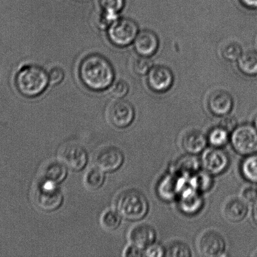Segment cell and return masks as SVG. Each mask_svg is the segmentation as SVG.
I'll list each match as a JSON object with an SVG mask.
<instances>
[{
  "label": "cell",
  "mask_w": 257,
  "mask_h": 257,
  "mask_svg": "<svg viewBox=\"0 0 257 257\" xmlns=\"http://www.w3.org/2000/svg\"><path fill=\"white\" fill-rule=\"evenodd\" d=\"M128 90L129 86L127 83L123 80H119L116 82L110 88V92L113 97L119 99L125 97L128 94Z\"/></svg>",
  "instance_id": "32"
},
{
  "label": "cell",
  "mask_w": 257,
  "mask_h": 257,
  "mask_svg": "<svg viewBox=\"0 0 257 257\" xmlns=\"http://www.w3.org/2000/svg\"><path fill=\"white\" fill-rule=\"evenodd\" d=\"M59 158L67 167L75 171L82 170L87 162V155L81 146L70 144L60 149Z\"/></svg>",
  "instance_id": "9"
},
{
  "label": "cell",
  "mask_w": 257,
  "mask_h": 257,
  "mask_svg": "<svg viewBox=\"0 0 257 257\" xmlns=\"http://www.w3.org/2000/svg\"><path fill=\"white\" fill-rule=\"evenodd\" d=\"M231 144L241 155L250 156L257 152V130L255 126L243 124L236 127L231 134Z\"/></svg>",
  "instance_id": "4"
},
{
  "label": "cell",
  "mask_w": 257,
  "mask_h": 257,
  "mask_svg": "<svg viewBox=\"0 0 257 257\" xmlns=\"http://www.w3.org/2000/svg\"><path fill=\"white\" fill-rule=\"evenodd\" d=\"M208 139L200 131H191L186 134L183 139V146L186 152L190 155H196L205 150Z\"/></svg>",
  "instance_id": "18"
},
{
  "label": "cell",
  "mask_w": 257,
  "mask_h": 257,
  "mask_svg": "<svg viewBox=\"0 0 257 257\" xmlns=\"http://www.w3.org/2000/svg\"><path fill=\"white\" fill-rule=\"evenodd\" d=\"M125 256H145V251L143 248L137 246L132 245L127 248L125 251Z\"/></svg>",
  "instance_id": "37"
},
{
  "label": "cell",
  "mask_w": 257,
  "mask_h": 257,
  "mask_svg": "<svg viewBox=\"0 0 257 257\" xmlns=\"http://www.w3.org/2000/svg\"><path fill=\"white\" fill-rule=\"evenodd\" d=\"M153 66V63L150 57L142 56L137 58L133 64V69L138 75L148 74Z\"/></svg>",
  "instance_id": "30"
},
{
  "label": "cell",
  "mask_w": 257,
  "mask_h": 257,
  "mask_svg": "<svg viewBox=\"0 0 257 257\" xmlns=\"http://www.w3.org/2000/svg\"><path fill=\"white\" fill-rule=\"evenodd\" d=\"M190 185L195 190L199 192L206 191L212 186L213 179L211 178V174L207 171L203 172H197L195 175L189 178Z\"/></svg>",
  "instance_id": "23"
},
{
  "label": "cell",
  "mask_w": 257,
  "mask_h": 257,
  "mask_svg": "<svg viewBox=\"0 0 257 257\" xmlns=\"http://www.w3.org/2000/svg\"><path fill=\"white\" fill-rule=\"evenodd\" d=\"M36 196L38 206L45 211L56 210L62 203V194L52 184L45 183L38 190Z\"/></svg>",
  "instance_id": "12"
},
{
  "label": "cell",
  "mask_w": 257,
  "mask_h": 257,
  "mask_svg": "<svg viewBox=\"0 0 257 257\" xmlns=\"http://www.w3.org/2000/svg\"><path fill=\"white\" fill-rule=\"evenodd\" d=\"M64 72L59 67H55L49 73V80L50 84L53 85L60 84L64 79Z\"/></svg>",
  "instance_id": "34"
},
{
  "label": "cell",
  "mask_w": 257,
  "mask_h": 257,
  "mask_svg": "<svg viewBox=\"0 0 257 257\" xmlns=\"http://www.w3.org/2000/svg\"><path fill=\"white\" fill-rule=\"evenodd\" d=\"M239 69L246 75L257 74V52L249 51L241 54L238 60Z\"/></svg>",
  "instance_id": "22"
},
{
  "label": "cell",
  "mask_w": 257,
  "mask_h": 257,
  "mask_svg": "<svg viewBox=\"0 0 257 257\" xmlns=\"http://www.w3.org/2000/svg\"><path fill=\"white\" fill-rule=\"evenodd\" d=\"M43 175L45 182L55 185L64 180L66 169L62 163L53 161L45 166Z\"/></svg>",
  "instance_id": "21"
},
{
  "label": "cell",
  "mask_w": 257,
  "mask_h": 257,
  "mask_svg": "<svg viewBox=\"0 0 257 257\" xmlns=\"http://www.w3.org/2000/svg\"><path fill=\"white\" fill-rule=\"evenodd\" d=\"M158 44L159 42L157 35L148 30L138 33L134 40L136 51L142 56H152L157 52Z\"/></svg>",
  "instance_id": "15"
},
{
  "label": "cell",
  "mask_w": 257,
  "mask_h": 257,
  "mask_svg": "<svg viewBox=\"0 0 257 257\" xmlns=\"http://www.w3.org/2000/svg\"><path fill=\"white\" fill-rule=\"evenodd\" d=\"M223 57L228 61L235 62L239 59L242 54V48L240 44L235 42L226 43L221 51Z\"/></svg>",
  "instance_id": "27"
},
{
  "label": "cell",
  "mask_w": 257,
  "mask_h": 257,
  "mask_svg": "<svg viewBox=\"0 0 257 257\" xmlns=\"http://www.w3.org/2000/svg\"><path fill=\"white\" fill-rule=\"evenodd\" d=\"M253 218L257 224V204L255 205V208L253 209Z\"/></svg>",
  "instance_id": "39"
},
{
  "label": "cell",
  "mask_w": 257,
  "mask_h": 257,
  "mask_svg": "<svg viewBox=\"0 0 257 257\" xmlns=\"http://www.w3.org/2000/svg\"><path fill=\"white\" fill-rule=\"evenodd\" d=\"M241 171L246 180L257 183V155H250L243 161Z\"/></svg>",
  "instance_id": "24"
},
{
  "label": "cell",
  "mask_w": 257,
  "mask_h": 257,
  "mask_svg": "<svg viewBox=\"0 0 257 257\" xmlns=\"http://www.w3.org/2000/svg\"><path fill=\"white\" fill-rule=\"evenodd\" d=\"M49 81L47 73L36 65L23 68L16 78L18 90L22 95L29 97L41 94L46 89Z\"/></svg>",
  "instance_id": "2"
},
{
  "label": "cell",
  "mask_w": 257,
  "mask_h": 257,
  "mask_svg": "<svg viewBox=\"0 0 257 257\" xmlns=\"http://www.w3.org/2000/svg\"><path fill=\"white\" fill-rule=\"evenodd\" d=\"M230 164V159L225 151L219 148H211L203 153L201 165L211 175H220L225 171Z\"/></svg>",
  "instance_id": "6"
},
{
  "label": "cell",
  "mask_w": 257,
  "mask_h": 257,
  "mask_svg": "<svg viewBox=\"0 0 257 257\" xmlns=\"http://www.w3.org/2000/svg\"><path fill=\"white\" fill-rule=\"evenodd\" d=\"M171 257H189L191 256L190 248L185 243L177 242L168 246L165 255Z\"/></svg>",
  "instance_id": "29"
},
{
  "label": "cell",
  "mask_w": 257,
  "mask_h": 257,
  "mask_svg": "<svg viewBox=\"0 0 257 257\" xmlns=\"http://www.w3.org/2000/svg\"><path fill=\"white\" fill-rule=\"evenodd\" d=\"M243 198L246 203L255 202L257 201V190L252 187L246 188L243 193Z\"/></svg>",
  "instance_id": "36"
},
{
  "label": "cell",
  "mask_w": 257,
  "mask_h": 257,
  "mask_svg": "<svg viewBox=\"0 0 257 257\" xmlns=\"http://www.w3.org/2000/svg\"><path fill=\"white\" fill-rule=\"evenodd\" d=\"M123 160L122 151L114 146H108L102 149L96 158L98 167L104 171L117 170L122 165Z\"/></svg>",
  "instance_id": "13"
},
{
  "label": "cell",
  "mask_w": 257,
  "mask_h": 257,
  "mask_svg": "<svg viewBox=\"0 0 257 257\" xmlns=\"http://www.w3.org/2000/svg\"><path fill=\"white\" fill-rule=\"evenodd\" d=\"M243 5L249 9H256L257 0H241Z\"/></svg>",
  "instance_id": "38"
},
{
  "label": "cell",
  "mask_w": 257,
  "mask_h": 257,
  "mask_svg": "<svg viewBox=\"0 0 257 257\" xmlns=\"http://www.w3.org/2000/svg\"><path fill=\"white\" fill-rule=\"evenodd\" d=\"M179 206L183 213L193 215L198 213L202 208L203 200L200 192L188 185L181 191Z\"/></svg>",
  "instance_id": "14"
},
{
  "label": "cell",
  "mask_w": 257,
  "mask_h": 257,
  "mask_svg": "<svg viewBox=\"0 0 257 257\" xmlns=\"http://www.w3.org/2000/svg\"><path fill=\"white\" fill-rule=\"evenodd\" d=\"M188 183L189 178L178 175L165 176L158 184V195L165 201L172 200L176 196L180 195L181 191L188 185Z\"/></svg>",
  "instance_id": "11"
},
{
  "label": "cell",
  "mask_w": 257,
  "mask_h": 257,
  "mask_svg": "<svg viewBox=\"0 0 257 257\" xmlns=\"http://www.w3.org/2000/svg\"><path fill=\"white\" fill-rule=\"evenodd\" d=\"M201 164L199 159L194 155L183 156L179 159L176 164L175 169L177 175L190 178L198 172Z\"/></svg>",
  "instance_id": "20"
},
{
  "label": "cell",
  "mask_w": 257,
  "mask_h": 257,
  "mask_svg": "<svg viewBox=\"0 0 257 257\" xmlns=\"http://www.w3.org/2000/svg\"><path fill=\"white\" fill-rule=\"evenodd\" d=\"M197 246L201 255L219 256L225 250V242L220 233L213 231H206L199 238Z\"/></svg>",
  "instance_id": "7"
},
{
  "label": "cell",
  "mask_w": 257,
  "mask_h": 257,
  "mask_svg": "<svg viewBox=\"0 0 257 257\" xmlns=\"http://www.w3.org/2000/svg\"><path fill=\"white\" fill-rule=\"evenodd\" d=\"M228 131L219 126L213 128L209 135L208 141L214 147L220 148L225 146L230 140Z\"/></svg>",
  "instance_id": "26"
},
{
  "label": "cell",
  "mask_w": 257,
  "mask_h": 257,
  "mask_svg": "<svg viewBox=\"0 0 257 257\" xmlns=\"http://www.w3.org/2000/svg\"><path fill=\"white\" fill-rule=\"evenodd\" d=\"M174 75L169 68L163 65L153 66L148 73V83L157 92H164L172 87Z\"/></svg>",
  "instance_id": "10"
},
{
  "label": "cell",
  "mask_w": 257,
  "mask_h": 257,
  "mask_svg": "<svg viewBox=\"0 0 257 257\" xmlns=\"http://www.w3.org/2000/svg\"><path fill=\"white\" fill-rule=\"evenodd\" d=\"M103 11L118 15L125 5V0H100Z\"/></svg>",
  "instance_id": "31"
},
{
  "label": "cell",
  "mask_w": 257,
  "mask_h": 257,
  "mask_svg": "<svg viewBox=\"0 0 257 257\" xmlns=\"http://www.w3.org/2000/svg\"><path fill=\"white\" fill-rule=\"evenodd\" d=\"M135 112L132 104L125 100H118L113 103L108 111L111 123L117 127H126L134 119Z\"/></svg>",
  "instance_id": "8"
},
{
  "label": "cell",
  "mask_w": 257,
  "mask_h": 257,
  "mask_svg": "<svg viewBox=\"0 0 257 257\" xmlns=\"http://www.w3.org/2000/svg\"><path fill=\"white\" fill-rule=\"evenodd\" d=\"M165 255V251L159 244H151L145 250V256L161 257Z\"/></svg>",
  "instance_id": "33"
},
{
  "label": "cell",
  "mask_w": 257,
  "mask_h": 257,
  "mask_svg": "<svg viewBox=\"0 0 257 257\" xmlns=\"http://www.w3.org/2000/svg\"><path fill=\"white\" fill-rule=\"evenodd\" d=\"M116 206L123 217L130 220H139L147 215L148 204L142 193L137 190H129L120 194Z\"/></svg>",
  "instance_id": "3"
},
{
  "label": "cell",
  "mask_w": 257,
  "mask_h": 257,
  "mask_svg": "<svg viewBox=\"0 0 257 257\" xmlns=\"http://www.w3.org/2000/svg\"><path fill=\"white\" fill-rule=\"evenodd\" d=\"M120 220V216L117 212L109 210L103 214L102 223L106 230H114L119 226Z\"/></svg>",
  "instance_id": "28"
},
{
  "label": "cell",
  "mask_w": 257,
  "mask_h": 257,
  "mask_svg": "<svg viewBox=\"0 0 257 257\" xmlns=\"http://www.w3.org/2000/svg\"><path fill=\"white\" fill-rule=\"evenodd\" d=\"M254 125L257 130V115H256L255 119H254Z\"/></svg>",
  "instance_id": "40"
},
{
  "label": "cell",
  "mask_w": 257,
  "mask_h": 257,
  "mask_svg": "<svg viewBox=\"0 0 257 257\" xmlns=\"http://www.w3.org/2000/svg\"><path fill=\"white\" fill-rule=\"evenodd\" d=\"M138 31L137 25L133 20L123 18L116 20L110 25L108 34L113 44L125 47L134 41Z\"/></svg>",
  "instance_id": "5"
},
{
  "label": "cell",
  "mask_w": 257,
  "mask_h": 257,
  "mask_svg": "<svg viewBox=\"0 0 257 257\" xmlns=\"http://www.w3.org/2000/svg\"><path fill=\"white\" fill-rule=\"evenodd\" d=\"M209 108L214 114L218 116L228 115L232 109L233 98L225 90H217L213 92L208 101Z\"/></svg>",
  "instance_id": "16"
},
{
  "label": "cell",
  "mask_w": 257,
  "mask_h": 257,
  "mask_svg": "<svg viewBox=\"0 0 257 257\" xmlns=\"http://www.w3.org/2000/svg\"><path fill=\"white\" fill-rule=\"evenodd\" d=\"M223 212L228 220L232 222H238L243 220L247 214V205L243 200L233 199L226 204Z\"/></svg>",
  "instance_id": "19"
},
{
  "label": "cell",
  "mask_w": 257,
  "mask_h": 257,
  "mask_svg": "<svg viewBox=\"0 0 257 257\" xmlns=\"http://www.w3.org/2000/svg\"><path fill=\"white\" fill-rule=\"evenodd\" d=\"M237 125V121L235 117L233 116H228L226 115L225 117L221 119L220 126L225 128L226 131H228L229 133L233 132L235 130Z\"/></svg>",
  "instance_id": "35"
},
{
  "label": "cell",
  "mask_w": 257,
  "mask_h": 257,
  "mask_svg": "<svg viewBox=\"0 0 257 257\" xmlns=\"http://www.w3.org/2000/svg\"><path fill=\"white\" fill-rule=\"evenodd\" d=\"M129 238L132 245L144 249L154 242L155 229L148 224H140L131 230Z\"/></svg>",
  "instance_id": "17"
},
{
  "label": "cell",
  "mask_w": 257,
  "mask_h": 257,
  "mask_svg": "<svg viewBox=\"0 0 257 257\" xmlns=\"http://www.w3.org/2000/svg\"><path fill=\"white\" fill-rule=\"evenodd\" d=\"M79 75L85 86L97 91L107 89L114 79L112 65L105 57L98 54L90 55L82 60Z\"/></svg>",
  "instance_id": "1"
},
{
  "label": "cell",
  "mask_w": 257,
  "mask_h": 257,
  "mask_svg": "<svg viewBox=\"0 0 257 257\" xmlns=\"http://www.w3.org/2000/svg\"><path fill=\"white\" fill-rule=\"evenodd\" d=\"M104 179V175L101 169L92 168L85 175V185L91 190H97L102 185Z\"/></svg>",
  "instance_id": "25"
}]
</instances>
